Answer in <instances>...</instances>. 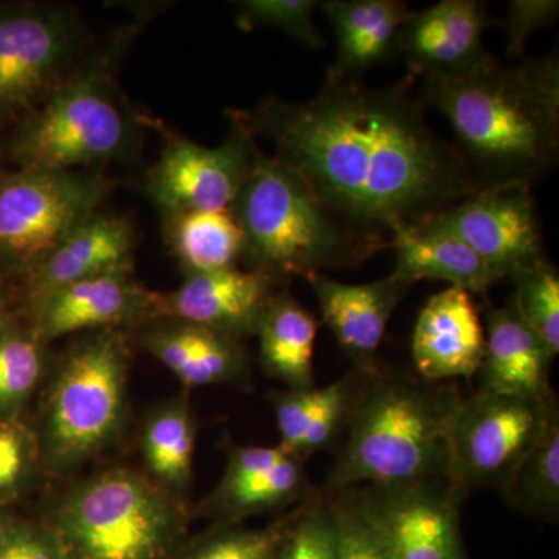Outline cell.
<instances>
[{
    "mask_svg": "<svg viewBox=\"0 0 559 559\" xmlns=\"http://www.w3.org/2000/svg\"><path fill=\"white\" fill-rule=\"evenodd\" d=\"M403 87L373 90L329 72L316 97L231 110L234 127L270 140L349 230L385 241L479 193L460 151L433 134Z\"/></svg>",
    "mask_w": 559,
    "mask_h": 559,
    "instance_id": "obj_1",
    "label": "cell"
},
{
    "mask_svg": "<svg viewBox=\"0 0 559 559\" xmlns=\"http://www.w3.org/2000/svg\"><path fill=\"white\" fill-rule=\"evenodd\" d=\"M468 246L500 280L544 259L535 200L528 187H499L423 221Z\"/></svg>",
    "mask_w": 559,
    "mask_h": 559,
    "instance_id": "obj_11",
    "label": "cell"
},
{
    "mask_svg": "<svg viewBox=\"0 0 559 559\" xmlns=\"http://www.w3.org/2000/svg\"><path fill=\"white\" fill-rule=\"evenodd\" d=\"M127 348L117 333H100L70 353L50 401L47 439L60 465L90 457L119 429Z\"/></svg>",
    "mask_w": 559,
    "mask_h": 559,
    "instance_id": "obj_9",
    "label": "cell"
},
{
    "mask_svg": "<svg viewBox=\"0 0 559 559\" xmlns=\"http://www.w3.org/2000/svg\"><path fill=\"white\" fill-rule=\"evenodd\" d=\"M421 102L450 121L480 190L528 187L554 168L559 148L557 55L468 73L428 76Z\"/></svg>",
    "mask_w": 559,
    "mask_h": 559,
    "instance_id": "obj_2",
    "label": "cell"
},
{
    "mask_svg": "<svg viewBox=\"0 0 559 559\" xmlns=\"http://www.w3.org/2000/svg\"><path fill=\"white\" fill-rule=\"evenodd\" d=\"M277 285L263 272L238 267L189 275L175 293L154 297L151 316L205 326L241 342L257 333Z\"/></svg>",
    "mask_w": 559,
    "mask_h": 559,
    "instance_id": "obj_15",
    "label": "cell"
},
{
    "mask_svg": "<svg viewBox=\"0 0 559 559\" xmlns=\"http://www.w3.org/2000/svg\"><path fill=\"white\" fill-rule=\"evenodd\" d=\"M316 488L308 480L305 460L289 455L271 466L238 477H223L218 489L209 500L210 513L231 522L283 509L310 498Z\"/></svg>",
    "mask_w": 559,
    "mask_h": 559,
    "instance_id": "obj_25",
    "label": "cell"
},
{
    "mask_svg": "<svg viewBox=\"0 0 559 559\" xmlns=\"http://www.w3.org/2000/svg\"><path fill=\"white\" fill-rule=\"evenodd\" d=\"M13 527L14 524H11L9 518L0 513V555H2L3 549H5L7 540H9Z\"/></svg>",
    "mask_w": 559,
    "mask_h": 559,
    "instance_id": "obj_39",
    "label": "cell"
},
{
    "mask_svg": "<svg viewBox=\"0 0 559 559\" xmlns=\"http://www.w3.org/2000/svg\"><path fill=\"white\" fill-rule=\"evenodd\" d=\"M307 280L319 301L323 322L355 369L377 370L385 326L411 285L393 275L360 285L336 282L323 274Z\"/></svg>",
    "mask_w": 559,
    "mask_h": 559,
    "instance_id": "obj_17",
    "label": "cell"
},
{
    "mask_svg": "<svg viewBox=\"0 0 559 559\" xmlns=\"http://www.w3.org/2000/svg\"><path fill=\"white\" fill-rule=\"evenodd\" d=\"M154 297L140 288L130 271L81 280L33 301L36 330L39 337L55 340L76 331L106 329L151 316Z\"/></svg>",
    "mask_w": 559,
    "mask_h": 559,
    "instance_id": "obj_18",
    "label": "cell"
},
{
    "mask_svg": "<svg viewBox=\"0 0 559 559\" xmlns=\"http://www.w3.org/2000/svg\"><path fill=\"white\" fill-rule=\"evenodd\" d=\"M255 334L261 364L271 377L285 382L289 390L316 388L318 322L288 290L274 294Z\"/></svg>",
    "mask_w": 559,
    "mask_h": 559,
    "instance_id": "obj_24",
    "label": "cell"
},
{
    "mask_svg": "<svg viewBox=\"0 0 559 559\" xmlns=\"http://www.w3.org/2000/svg\"><path fill=\"white\" fill-rule=\"evenodd\" d=\"M559 412L557 399L477 390L448 428V479L465 491L502 488Z\"/></svg>",
    "mask_w": 559,
    "mask_h": 559,
    "instance_id": "obj_7",
    "label": "cell"
},
{
    "mask_svg": "<svg viewBox=\"0 0 559 559\" xmlns=\"http://www.w3.org/2000/svg\"><path fill=\"white\" fill-rule=\"evenodd\" d=\"M255 139L240 128L216 148L171 138L146 176L145 190L167 216L229 210L252 164Z\"/></svg>",
    "mask_w": 559,
    "mask_h": 559,
    "instance_id": "obj_10",
    "label": "cell"
},
{
    "mask_svg": "<svg viewBox=\"0 0 559 559\" xmlns=\"http://www.w3.org/2000/svg\"><path fill=\"white\" fill-rule=\"evenodd\" d=\"M337 525V559H389L358 487L325 491Z\"/></svg>",
    "mask_w": 559,
    "mask_h": 559,
    "instance_id": "obj_32",
    "label": "cell"
},
{
    "mask_svg": "<svg viewBox=\"0 0 559 559\" xmlns=\"http://www.w3.org/2000/svg\"><path fill=\"white\" fill-rule=\"evenodd\" d=\"M150 469L173 487L189 480L194 452V425L186 404L173 406L151 419L143 439Z\"/></svg>",
    "mask_w": 559,
    "mask_h": 559,
    "instance_id": "obj_28",
    "label": "cell"
},
{
    "mask_svg": "<svg viewBox=\"0 0 559 559\" xmlns=\"http://www.w3.org/2000/svg\"><path fill=\"white\" fill-rule=\"evenodd\" d=\"M167 237L189 275L234 270L245 253V235L229 210L168 216Z\"/></svg>",
    "mask_w": 559,
    "mask_h": 559,
    "instance_id": "obj_26",
    "label": "cell"
},
{
    "mask_svg": "<svg viewBox=\"0 0 559 559\" xmlns=\"http://www.w3.org/2000/svg\"><path fill=\"white\" fill-rule=\"evenodd\" d=\"M511 509L540 521L559 516V412L539 443L499 489Z\"/></svg>",
    "mask_w": 559,
    "mask_h": 559,
    "instance_id": "obj_27",
    "label": "cell"
},
{
    "mask_svg": "<svg viewBox=\"0 0 559 559\" xmlns=\"http://www.w3.org/2000/svg\"><path fill=\"white\" fill-rule=\"evenodd\" d=\"M0 559H70L53 530L14 525Z\"/></svg>",
    "mask_w": 559,
    "mask_h": 559,
    "instance_id": "obj_37",
    "label": "cell"
},
{
    "mask_svg": "<svg viewBox=\"0 0 559 559\" xmlns=\"http://www.w3.org/2000/svg\"><path fill=\"white\" fill-rule=\"evenodd\" d=\"M484 352L485 326L473 296L450 286L430 297L412 334L418 377L433 382L476 377Z\"/></svg>",
    "mask_w": 559,
    "mask_h": 559,
    "instance_id": "obj_16",
    "label": "cell"
},
{
    "mask_svg": "<svg viewBox=\"0 0 559 559\" xmlns=\"http://www.w3.org/2000/svg\"><path fill=\"white\" fill-rule=\"evenodd\" d=\"M558 11V0H513L510 3L509 16L503 22L507 55L510 58H522L530 36L554 24Z\"/></svg>",
    "mask_w": 559,
    "mask_h": 559,
    "instance_id": "obj_36",
    "label": "cell"
},
{
    "mask_svg": "<svg viewBox=\"0 0 559 559\" xmlns=\"http://www.w3.org/2000/svg\"><path fill=\"white\" fill-rule=\"evenodd\" d=\"M135 229L130 219L98 210L32 274V300L109 272L130 271Z\"/></svg>",
    "mask_w": 559,
    "mask_h": 559,
    "instance_id": "obj_20",
    "label": "cell"
},
{
    "mask_svg": "<svg viewBox=\"0 0 559 559\" xmlns=\"http://www.w3.org/2000/svg\"><path fill=\"white\" fill-rule=\"evenodd\" d=\"M109 183L90 171L21 170L0 183V260L32 274L92 215Z\"/></svg>",
    "mask_w": 559,
    "mask_h": 559,
    "instance_id": "obj_8",
    "label": "cell"
},
{
    "mask_svg": "<svg viewBox=\"0 0 559 559\" xmlns=\"http://www.w3.org/2000/svg\"><path fill=\"white\" fill-rule=\"evenodd\" d=\"M511 297L522 320L535 331L551 355L559 353V274L546 259L528 264L510 277Z\"/></svg>",
    "mask_w": 559,
    "mask_h": 559,
    "instance_id": "obj_29",
    "label": "cell"
},
{
    "mask_svg": "<svg viewBox=\"0 0 559 559\" xmlns=\"http://www.w3.org/2000/svg\"><path fill=\"white\" fill-rule=\"evenodd\" d=\"M326 392H329L326 385L325 388L316 385L312 389L277 393L272 400L275 421H277L280 437H282L280 444L290 454L294 455V451L299 447L305 430L325 401Z\"/></svg>",
    "mask_w": 559,
    "mask_h": 559,
    "instance_id": "obj_35",
    "label": "cell"
},
{
    "mask_svg": "<svg viewBox=\"0 0 559 559\" xmlns=\"http://www.w3.org/2000/svg\"><path fill=\"white\" fill-rule=\"evenodd\" d=\"M318 7L316 0H242L237 3V22L245 31L260 25L280 28L310 49H322L325 39L312 22Z\"/></svg>",
    "mask_w": 559,
    "mask_h": 559,
    "instance_id": "obj_33",
    "label": "cell"
},
{
    "mask_svg": "<svg viewBox=\"0 0 559 559\" xmlns=\"http://www.w3.org/2000/svg\"><path fill=\"white\" fill-rule=\"evenodd\" d=\"M154 356L189 388L240 382L248 374L241 342L226 334L178 322L146 337Z\"/></svg>",
    "mask_w": 559,
    "mask_h": 559,
    "instance_id": "obj_23",
    "label": "cell"
},
{
    "mask_svg": "<svg viewBox=\"0 0 559 559\" xmlns=\"http://www.w3.org/2000/svg\"><path fill=\"white\" fill-rule=\"evenodd\" d=\"M358 488L389 559H463L460 506L466 492L450 480Z\"/></svg>",
    "mask_w": 559,
    "mask_h": 559,
    "instance_id": "obj_12",
    "label": "cell"
},
{
    "mask_svg": "<svg viewBox=\"0 0 559 559\" xmlns=\"http://www.w3.org/2000/svg\"><path fill=\"white\" fill-rule=\"evenodd\" d=\"M40 373L36 341L24 336L0 337V409L21 403L35 388Z\"/></svg>",
    "mask_w": 559,
    "mask_h": 559,
    "instance_id": "obj_34",
    "label": "cell"
},
{
    "mask_svg": "<svg viewBox=\"0 0 559 559\" xmlns=\"http://www.w3.org/2000/svg\"><path fill=\"white\" fill-rule=\"evenodd\" d=\"M300 503L263 528L219 530L180 559H274L299 514Z\"/></svg>",
    "mask_w": 559,
    "mask_h": 559,
    "instance_id": "obj_31",
    "label": "cell"
},
{
    "mask_svg": "<svg viewBox=\"0 0 559 559\" xmlns=\"http://www.w3.org/2000/svg\"><path fill=\"white\" fill-rule=\"evenodd\" d=\"M116 57L117 49L70 73L28 112L13 143L22 170L83 171L130 153L138 128L116 92Z\"/></svg>",
    "mask_w": 559,
    "mask_h": 559,
    "instance_id": "obj_5",
    "label": "cell"
},
{
    "mask_svg": "<svg viewBox=\"0 0 559 559\" xmlns=\"http://www.w3.org/2000/svg\"><path fill=\"white\" fill-rule=\"evenodd\" d=\"M5 325V310H3V305L0 304V330Z\"/></svg>",
    "mask_w": 559,
    "mask_h": 559,
    "instance_id": "obj_40",
    "label": "cell"
},
{
    "mask_svg": "<svg viewBox=\"0 0 559 559\" xmlns=\"http://www.w3.org/2000/svg\"><path fill=\"white\" fill-rule=\"evenodd\" d=\"M389 248L395 250V270L390 275L411 286L419 280L447 282L452 288L487 299L489 288L499 282L468 246L425 224L393 230Z\"/></svg>",
    "mask_w": 559,
    "mask_h": 559,
    "instance_id": "obj_21",
    "label": "cell"
},
{
    "mask_svg": "<svg viewBox=\"0 0 559 559\" xmlns=\"http://www.w3.org/2000/svg\"><path fill=\"white\" fill-rule=\"evenodd\" d=\"M322 9L337 39L336 64L329 72L353 80L395 53L396 35L412 13L396 0H330Z\"/></svg>",
    "mask_w": 559,
    "mask_h": 559,
    "instance_id": "obj_22",
    "label": "cell"
},
{
    "mask_svg": "<svg viewBox=\"0 0 559 559\" xmlns=\"http://www.w3.org/2000/svg\"><path fill=\"white\" fill-rule=\"evenodd\" d=\"M27 441L20 430L0 426V489L21 479L27 463Z\"/></svg>",
    "mask_w": 559,
    "mask_h": 559,
    "instance_id": "obj_38",
    "label": "cell"
},
{
    "mask_svg": "<svg viewBox=\"0 0 559 559\" xmlns=\"http://www.w3.org/2000/svg\"><path fill=\"white\" fill-rule=\"evenodd\" d=\"M230 212L245 235L249 270L278 283L355 266L388 246L345 227L299 173L257 145Z\"/></svg>",
    "mask_w": 559,
    "mask_h": 559,
    "instance_id": "obj_4",
    "label": "cell"
},
{
    "mask_svg": "<svg viewBox=\"0 0 559 559\" xmlns=\"http://www.w3.org/2000/svg\"><path fill=\"white\" fill-rule=\"evenodd\" d=\"M485 352L477 377L479 390L524 396H550L555 356L522 320L513 301L485 308Z\"/></svg>",
    "mask_w": 559,
    "mask_h": 559,
    "instance_id": "obj_19",
    "label": "cell"
},
{
    "mask_svg": "<svg viewBox=\"0 0 559 559\" xmlns=\"http://www.w3.org/2000/svg\"><path fill=\"white\" fill-rule=\"evenodd\" d=\"M462 400L452 382L381 366L370 371L323 491L448 479V428Z\"/></svg>",
    "mask_w": 559,
    "mask_h": 559,
    "instance_id": "obj_3",
    "label": "cell"
},
{
    "mask_svg": "<svg viewBox=\"0 0 559 559\" xmlns=\"http://www.w3.org/2000/svg\"><path fill=\"white\" fill-rule=\"evenodd\" d=\"M182 528V513L159 488L117 469L72 492L53 532L70 559H168Z\"/></svg>",
    "mask_w": 559,
    "mask_h": 559,
    "instance_id": "obj_6",
    "label": "cell"
},
{
    "mask_svg": "<svg viewBox=\"0 0 559 559\" xmlns=\"http://www.w3.org/2000/svg\"><path fill=\"white\" fill-rule=\"evenodd\" d=\"M492 22L477 0H443L423 11H412L395 39L412 72L428 76L468 73L487 62L484 33Z\"/></svg>",
    "mask_w": 559,
    "mask_h": 559,
    "instance_id": "obj_14",
    "label": "cell"
},
{
    "mask_svg": "<svg viewBox=\"0 0 559 559\" xmlns=\"http://www.w3.org/2000/svg\"><path fill=\"white\" fill-rule=\"evenodd\" d=\"M75 21L66 10L0 14V112L32 110L66 79Z\"/></svg>",
    "mask_w": 559,
    "mask_h": 559,
    "instance_id": "obj_13",
    "label": "cell"
},
{
    "mask_svg": "<svg viewBox=\"0 0 559 559\" xmlns=\"http://www.w3.org/2000/svg\"><path fill=\"white\" fill-rule=\"evenodd\" d=\"M274 559H337V525L322 488L300 503L299 514Z\"/></svg>",
    "mask_w": 559,
    "mask_h": 559,
    "instance_id": "obj_30",
    "label": "cell"
}]
</instances>
